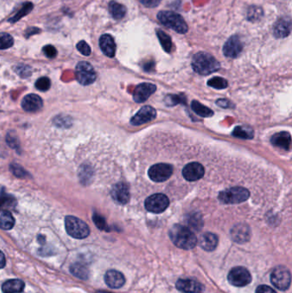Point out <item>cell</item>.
<instances>
[{
  "label": "cell",
  "mask_w": 292,
  "mask_h": 293,
  "mask_svg": "<svg viewBox=\"0 0 292 293\" xmlns=\"http://www.w3.org/2000/svg\"><path fill=\"white\" fill-rule=\"evenodd\" d=\"M43 53L49 59H54V58L56 57L57 54H58L56 48H54V46H51V45H48V46L44 47V48H43Z\"/></svg>",
  "instance_id": "obj_41"
},
{
  "label": "cell",
  "mask_w": 292,
  "mask_h": 293,
  "mask_svg": "<svg viewBox=\"0 0 292 293\" xmlns=\"http://www.w3.org/2000/svg\"><path fill=\"white\" fill-rule=\"evenodd\" d=\"M263 16V11L259 7H250L248 13L249 21H259Z\"/></svg>",
  "instance_id": "obj_37"
},
{
  "label": "cell",
  "mask_w": 292,
  "mask_h": 293,
  "mask_svg": "<svg viewBox=\"0 0 292 293\" xmlns=\"http://www.w3.org/2000/svg\"><path fill=\"white\" fill-rule=\"evenodd\" d=\"M192 68L199 75L207 76L219 70L220 63L213 55L205 52H199L193 57Z\"/></svg>",
  "instance_id": "obj_2"
},
{
  "label": "cell",
  "mask_w": 292,
  "mask_h": 293,
  "mask_svg": "<svg viewBox=\"0 0 292 293\" xmlns=\"http://www.w3.org/2000/svg\"><path fill=\"white\" fill-rule=\"evenodd\" d=\"M96 293H107V292H98Z\"/></svg>",
  "instance_id": "obj_47"
},
{
  "label": "cell",
  "mask_w": 292,
  "mask_h": 293,
  "mask_svg": "<svg viewBox=\"0 0 292 293\" xmlns=\"http://www.w3.org/2000/svg\"><path fill=\"white\" fill-rule=\"evenodd\" d=\"M169 236L173 243L180 249H194L197 243L194 233L182 225H174L170 230Z\"/></svg>",
  "instance_id": "obj_1"
},
{
  "label": "cell",
  "mask_w": 292,
  "mask_h": 293,
  "mask_svg": "<svg viewBox=\"0 0 292 293\" xmlns=\"http://www.w3.org/2000/svg\"><path fill=\"white\" fill-rule=\"evenodd\" d=\"M65 228L69 236L77 239H83L90 234L88 225L84 221L74 216L66 217Z\"/></svg>",
  "instance_id": "obj_5"
},
{
  "label": "cell",
  "mask_w": 292,
  "mask_h": 293,
  "mask_svg": "<svg viewBox=\"0 0 292 293\" xmlns=\"http://www.w3.org/2000/svg\"><path fill=\"white\" fill-rule=\"evenodd\" d=\"M292 31V22L289 17H282L277 21L273 28V35L278 39L288 37Z\"/></svg>",
  "instance_id": "obj_16"
},
{
  "label": "cell",
  "mask_w": 292,
  "mask_h": 293,
  "mask_svg": "<svg viewBox=\"0 0 292 293\" xmlns=\"http://www.w3.org/2000/svg\"><path fill=\"white\" fill-rule=\"evenodd\" d=\"M75 77L82 85H90L96 80V73L88 62H80L75 68Z\"/></svg>",
  "instance_id": "obj_7"
},
{
  "label": "cell",
  "mask_w": 292,
  "mask_h": 293,
  "mask_svg": "<svg viewBox=\"0 0 292 293\" xmlns=\"http://www.w3.org/2000/svg\"><path fill=\"white\" fill-rule=\"evenodd\" d=\"M33 10V4L31 3H25L22 5V8L21 10H19L18 12L16 13V16H14V17L10 18L9 20L10 22H16L18 20L21 19L23 16H25L26 15H28V13L30 12Z\"/></svg>",
  "instance_id": "obj_31"
},
{
  "label": "cell",
  "mask_w": 292,
  "mask_h": 293,
  "mask_svg": "<svg viewBox=\"0 0 292 293\" xmlns=\"http://www.w3.org/2000/svg\"><path fill=\"white\" fill-rule=\"evenodd\" d=\"M100 48L103 54L109 58H113L116 54V43L110 35H101L100 38Z\"/></svg>",
  "instance_id": "obj_21"
},
{
  "label": "cell",
  "mask_w": 292,
  "mask_h": 293,
  "mask_svg": "<svg viewBox=\"0 0 292 293\" xmlns=\"http://www.w3.org/2000/svg\"><path fill=\"white\" fill-rule=\"evenodd\" d=\"M139 2L148 8H155L159 6L162 0H138Z\"/></svg>",
  "instance_id": "obj_42"
},
{
  "label": "cell",
  "mask_w": 292,
  "mask_h": 293,
  "mask_svg": "<svg viewBox=\"0 0 292 293\" xmlns=\"http://www.w3.org/2000/svg\"><path fill=\"white\" fill-rule=\"evenodd\" d=\"M233 239L236 243H243L250 237V231L248 226L245 224L235 225L231 232Z\"/></svg>",
  "instance_id": "obj_20"
},
{
  "label": "cell",
  "mask_w": 292,
  "mask_h": 293,
  "mask_svg": "<svg viewBox=\"0 0 292 293\" xmlns=\"http://www.w3.org/2000/svg\"><path fill=\"white\" fill-rule=\"evenodd\" d=\"M182 174V176L187 181H190V182L197 181L204 176V167L198 162H191L183 167Z\"/></svg>",
  "instance_id": "obj_12"
},
{
  "label": "cell",
  "mask_w": 292,
  "mask_h": 293,
  "mask_svg": "<svg viewBox=\"0 0 292 293\" xmlns=\"http://www.w3.org/2000/svg\"><path fill=\"white\" fill-rule=\"evenodd\" d=\"M35 87L41 91H47L51 87V81L47 77H41L35 82Z\"/></svg>",
  "instance_id": "obj_38"
},
{
  "label": "cell",
  "mask_w": 292,
  "mask_h": 293,
  "mask_svg": "<svg viewBox=\"0 0 292 293\" xmlns=\"http://www.w3.org/2000/svg\"><path fill=\"white\" fill-rule=\"evenodd\" d=\"M228 281L234 287H245L251 282V274L243 267H235L230 271Z\"/></svg>",
  "instance_id": "obj_10"
},
{
  "label": "cell",
  "mask_w": 292,
  "mask_h": 293,
  "mask_svg": "<svg viewBox=\"0 0 292 293\" xmlns=\"http://www.w3.org/2000/svg\"><path fill=\"white\" fill-rule=\"evenodd\" d=\"M249 195V191L243 187H233L221 191L219 200L225 204H236L247 201Z\"/></svg>",
  "instance_id": "obj_4"
},
{
  "label": "cell",
  "mask_w": 292,
  "mask_h": 293,
  "mask_svg": "<svg viewBox=\"0 0 292 293\" xmlns=\"http://www.w3.org/2000/svg\"><path fill=\"white\" fill-rule=\"evenodd\" d=\"M218 242H219L218 236L212 233H205L201 235L199 239V244L201 246V248L206 251H213L216 249Z\"/></svg>",
  "instance_id": "obj_22"
},
{
  "label": "cell",
  "mask_w": 292,
  "mask_h": 293,
  "mask_svg": "<svg viewBox=\"0 0 292 293\" xmlns=\"http://www.w3.org/2000/svg\"><path fill=\"white\" fill-rule=\"evenodd\" d=\"M233 136L242 139H251L253 138V133L251 130L244 129L243 127H235V129L233 130Z\"/></svg>",
  "instance_id": "obj_36"
},
{
  "label": "cell",
  "mask_w": 292,
  "mask_h": 293,
  "mask_svg": "<svg viewBox=\"0 0 292 293\" xmlns=\"http://www.w3.org/2000/svg\"><path fill=\"white\" fill-rule=\"evenodd\" d=\"M292 281V276L289 269L280 266L273 269L271 274V282L277 289L280 291H286L289 288Z\"/></svg>",
  "instance_id": "obj_6"
},
{
  "label": "cell",
  "mask_w": 292,
  "mask_h": 293,
  "mask_svg": "<svg viewBox=\"0 0 292 293\" xmlns=\"http://www.w3.org/2000/svg\"><path fill=\"white\" fill-rule=\"evenodd\" d=\"M291 140H292V137H291L290 133L282 131V132L277 133L275 135H273L271 138V142L276 147L283 148L285 150H289L291 142H292Z\"/></svg>",
  "instance_id": "obj_23"
},
{
  "label": "cell",
  "mask_w": 292,
  "mask_h": 293,
  "mask_svg": "<svg viewBox=\"0 0 292 293\" xmlns=\"http://www.w3.org/2000/svg\"><path fill=\"white\" fill-rule=\"evenodd\" d=\"M177 290L184 293H201L203 290V287L198 281L188 280V279H180L176 283Z\"/></svg>",
  "instance_id": "obj_17"
},
{
  "label": "cell",
  "mask_w": 292,
  "mask_h": 293,
  "mask_svg": "<svg viewBox=\"0 0 292 293\" xmlns=\"http://www.w3.org/2000/svg\"><path fill=\"white\" fill-rule=\"evenodd\" d=\"M169 199L163 194H154L146 199L145 208L148 212L154 214H160L165 211L169 206Z\"/></svg>",
  "instance_id": "obj_8"
},
{
  "label": "cell",
  "mask_w": 292,
  "mask_h": 293,
  "mask_svg": "<svg viewBox=\"0 0 292 293\" xmlns=\"http://www.w3.org/2000/svg\"><path fill=\"white\" fill-rule=\"evenodd\" d=\"M15 225L12 215L7 210H0V228L3 230H10Z\"/></svg>",
  "instance_id": "obj_26"
},
{
  "label": "cell",
  "mask_w": 292,
  "mask_h": 293,
  "mask_svg": "<svg viewBox=\"0 0 292 293\" xmlns=\"http://www.w3.org/2000/svg\"><path fill=\"white\" fill-rule=\"evenodd\" d=\"M16 205V199L12 195L1 193L0 194V208H13Z\"/></svg>",
  "instance_id": "obj_30"
},
{
  "label": "cell",
  "mask_w": 292,
  "mask_h": 293,
  "mask_svg": "<svg viewBox=\"0 0 292 293\" xmlns=\"http://www.w3.org/2000/svg\"><path fill=\"white\" fill-rule=\"evenodd\" d=\"M191 108L195 114L202 117H209L214 115V112L209 108L205 107L198 101H192Z\"/></svg>",
  "instance_id": "obj_28"
},
{
  "label": "cell",
  "mask_w": 292,
  "mask_h": 293,
  "mask_svg": "<svg viewBox=\"0 0 292 293\" xmlns=\"http://www.w3.org/2000/svg\"><path fill=\"white\" fill-rule=\"evenodd\" d=\"M157 18L161 24L173 29L178 34L184 35L188 32V25L183 17L179 15L178 13L169 10H162L158 13Z\"/></svg>",
  "instance_id": "obj_3"
},
{
  "label": "cell",
  "mask_w": 292,
  "mask_h": 293,
  "mask_svg": "<svg viewBox=\"0 0 292 293\" xmlns=\"http://www.w3.org/2000/svg\"><path fill=\"white\" fill-rule=\"evenodd\" d=\"M156 117V110L150 106H146L138 111L134 117L130 120V123L133 125L138 126L141 124L150 122Z\"/></svg>",
  "instance_id": "obj_13"
},
{
  "label": "cell",
  "mask_w": 292,
  "mask_h": 293,
  "mask_svg": "<svg viewBox=\"0 0 292 293\" xmlns=\"http://www.w3.org/2000/svg\"><path fill=\"white\" fill-rule=\"evenodd\" d=\"M25 287V284L21 280H9L3 284L2 291L3 293H22Z\"/></svg>",
  "instance_id": "obj_24"
},
{
  "label": "cell",
  "mask_w": 292,
  "mask_h": 293,
  "mask_svg": "<svg viewBox=\"0 0 292 293\" xmlns=\"http://www.w3.org/2000/svg\"><path fill=\"white\" fill-rule=\"evenodd\" d=\"M93 220H94V224L96 225V227L99 229L107 230V222H106L105 219L102 216L98 215V214H94V216H93Z\"/></svg>",
  "instance_id": "obj_40"
},
{
  "label": "cell",
  "mask_w": 292,
  "mask_h": 293,
  "mask_svg": "<svg viewBox=\"0 0 292 293\" xmlns=\"http://www.w3.org/2000/svg\"><path fill=\"white\" fill-rule=\"evenodd\" d=\"M166 102L167 104L170 107H173V106H176L177 104H185L186 103V98L184 97V95H168L166 98Z\"/></svg>",
  "instance_id": "obj_35"
},
{
  "label": "cell",
  "mask_w": 292,
  "mask_h": 293,
  "mask_svg": "<svg viewBox=\"0 0 292 293\" xmlns=\"http://www.w3.org/2000/svg\"><path fill=\"white\" fill-rule=\"evenodd\" d=\"M242 49H243V45L239 36L233 35L224 45L223 54L226 57L235 59L238 57L240 54L242 53Z\"/></svg>",
  "instance_id": "obj_11"
},
{
  "label": "cell",
  "mask_w": 292,
  "mask_h": 293,
  "mask_svg": "<svg viewBox=\"0 0 292 293\" xmlns=\"http://www.w3.org/2000/svg\"><path fill=\"white\" fill-rule=\"evenodd\" d=\"M207 84H208V86L212 87V88H216V89H224V88H227L228 82H227L226 79L217 76V77L210 79L207 82Z\"/></svg>",
  "instance_id": "obj_34"
},
{
  "label": "cell",
  "mask_w": 292,
  "mask_h": 293,
  "mask_svg": "<svg viewBox=\"0 0 292 293\" xmlns=\"http://www.w3.org/2000/svg\"><path fill=\"white\" fill-rule=\"evenodd\" d=\"M187 223L194 230H200L201 227H202V221H201V215H198V214L188 215Z\"/></svg>",
  "instance_id": "obj_33"
},
{
  "label": "cell",
  "mask_w": 292,
  "mask_h": 293,
  "mask_svg": "<svg viewBox=\"0 0 292 293\" xmlns=\"http://www.w3.org/2000/svg\"><path fill=\"white\" fill-rule=\"evenodd\" d=\"M216 104L219 105L220 108H233V103L231 101H227L226 99H220L216 101Z\"/></svg>",
  "instance_id": "obj_45"
},
{
  "label": "cell",
  "mask_w": 292,
  "mask_h": 293,
  "mask_svg": "<svg viewBox=\"0 0 292 293\" xmlns=\"http://www.w3.org/2000/svg\"><path fill=\"white\" fill-rule=\"evenodd\" d=\"M157 37L160 41V44L162 46L164 51L167 53H171L173 49V41L170 35H167L166 32L161 29H156Z\"/></svg>",
  "instance_id": "obj_27"
},
{
  "label": "cell",
  "mask_w": 292,
  "mask_h": 293,
  "mask_svg": "<svg viewBox=\"0 0 292 293\" xmlns=\"http://www.w3.org/2000/svg\"><path fill=\"white\" fill-rule=\"evenodd\" d=\"M173 173V167L172 165L166 164V163H159L154 165L148 170V176L154 182H165L169 179Z\"/></svg>",
  "instance_id": "obj_9"
},
{
  "label": "cell",
  "mask_w": 292,
  "mask_h": 293,
  "mask_svg": "<svg viewBox=\"0 0 292 293\" xmlns=\"http://www.w3.org/2000/svg\"><path fill=\"white\" fill-rule=\"evenodd\" d=\"M70 272L75 277L79 278L81 280H87L88 278V268L80 263H74L70 267Z\"/></svg>",
  "instance_id": "obj_29"
},
{
  "label": "cell",
  "mask_w": 292,
  "mask_h": 293,
  "mask_svg": "<svg viewBox=\"0 0 292 293\" xmlns=\"http://www.w3.org/2000/svg\"><path fill=\"white\" fill-rule=\"evenodd\" d=\"M255 293H277L275 291L273 290V288L268 286H260L257 287V289L255 291Z\"/></svg>",
  "instance_id": "obj_44"
},
{
  "label": "cell",
  "mask_w": 292,
  "mask_h": 293,
  "mask_svg": "<svg viewBox=\"0 0 292 293\" xmlns=\"http://www.w3.org/2000/svg\"><path fill=\"white\" fill-rule=\"evenodd\" d=\"M10 169L12 171L13 174L14 175H16L17 176H23L24 175H26L25 171L22 169V167H19L17 165H15V166H11L10 167Z\"/></svg>",
  "instance_id": "obj_43"
},
{
  "label": "cell",
  "mask_w": 292,
  "mask_h": 293,
  "mask_svg": "<svg viewBox=\"0 0 292 293\" xmlns=\"http://www.w3.org/2000/svg\"><path fill=\"white\" fill-rule=\"evenodd\" d=\"M109 11L113 18L116 20L122 19L126 15L125 6L116 1H111L109 3Z\"/></svg>",
  "instance_id": "obj_25"
},
{
  "label": "cell",
  "mask_w": 292,
  "mask_h": 293,
  "mask_svg": "<svg viewBox=\"0 0 292 293\" xmlns=\"http://www.w3.org/2000/svg\"><path fill=\"white\" fill-rule=\"evenodd\" d=\"M156 86L153 83L144 82L139 84L134 90L133 93V99L137 103H142L148 100L151 95L156 91Z\"/></svg>",
  "instance_id": "obj_14"
},
{
  "label": "cell",
  "mask_w": 292,
  "mask_h": 293,
  "mask_svg": "<svg viewBox=\"0 0 292 293\" xmlns=\"http://www.w3.org/2000/svg\"><path fill=\"white\" fill-rule=\"evenodd\" d=\"M76 48L84 56H89L90 54H91V48L88 46V43L85 42L84 41L78 42L77 45H76Z\"/></svg>",
  "instance_id": "obj_39"
},
{
  "label": "cell",
  "mask_w": 292,
  "mask_h": 293,
  "mask_svg": "<svg viewBox=\"0 0 292 293\" xmlns=\"http://www.w3.org/2000/svg\"><path fill=\"white\" fill-rule=\"evenodd\" d=\"M14 44L12 36L6 33H0V49L4 50L11 48Z\"/></svg>",
  "instance_id": "obj_32"
},
{
  "label": "cell",
  "mask_w": 292,
  "mask_h": 293,
  "mask_svg": "<svg viewBox=\"0 0 292 293\" xmlns=\"http://www.w3.org/2000/svg\"><path fill=\"white\" fill-rule=\"evenodd\" d=\"M111 195L113 200L119 204L128 203L130 197L129 187L125 183H118L113 186Z\"/></svg>",
  "instance_id": "obj_15"
},
{
  "label": "cell",
  "mask_w": 292,
  "mask_h": 293,
  "mask_svg": "<svg viewBox=\"0 0 292 293\" xmlns=\"http://www.w3.org/2000/svg\"><path fill=\"white\" fill-rule=\"evenodd\" d=\"M6 261H5V256L3 255V253L2 251H0V269L3 268L5 266Z\"/></svg>",
  "instance_id": "obj_46"
},
{
  "label": "cell",
  "mask_w": 292,
  "mask_h": 293,
  "mask_svg": "<svg viewBox=\"0 0 292 293\" xmlns=\"http://www.w3.org/2000/svg\"><path fill=\"white\" fill-rule=\"evenodd\" d=\"M105 281L108 287L113 289H118L125 283L123 274L117 270H109L105 275Z\"/></svg>",
  "instance_id": "obj_19"
},
{
  "label": "cell",
  "mask_w": 292,
  "mask_h": 293,
  "mask_svg": "<svg viewBox=\"0 0 292 293\" xmlns=\"http://www.w3.org/2000/svg\"><path fill=\"white\" fill-rule=\"evenodd\" d=\"M22 107L23 110L28 113H36L38 111L41 110L43 107V101L41 98L37 95H27L23 98L22 101Z\"/></svg>",
  "instance_id": "obj_18"
}]
</instances>
